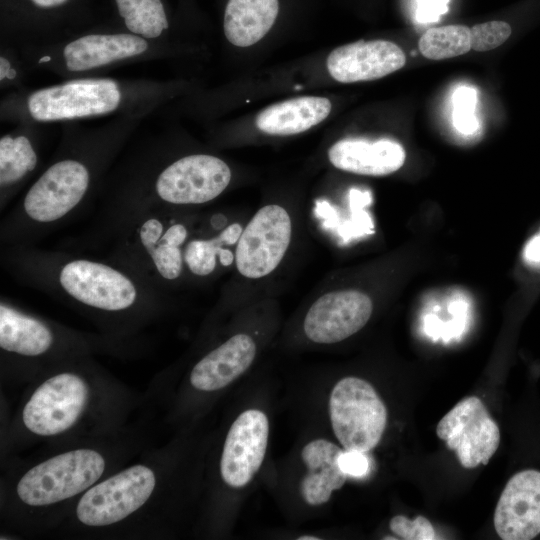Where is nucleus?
Listing matches in <instances>:
<instances>
[{
	"label": "nucleus",
	"instance_id": "obj_1",
	"mask_svg": "<svg viewBox=\"0 0 540 540\" xmlns=\"http://www.w3.org/2000/svg\"><path fill=\"white\" fill-rule=\"evenodd\" d=\"M167 84L84 76L35 90H17L1 101L3 121L19 123L73 122L103 116L143 118L165 100Z\"/></svg>",
	"mask_w": 540,
	"mask_h": 540
},
{
	"label": "nucleus",
	"instance_id": "obj_2",
	"mask_svg": "<svg viewBox=\"0 0 540 540\" xmlns=\"http://www.w3.org/2000/svg\"><path fill=\"white\" fill-rule=\"evenodd\" d=\"M164 41H152L120 27L73 32L58 39L16 47L27 69L70 79L128 63L165 56Z\"/></svg>",
	"mask_w": 540,
	"mask_h": 540
},
{
	"label": "nucleus",
	"instance_id": "obj_3",
	"mask_svg": "<svg viewBox=\"0 0 540 540\" xmlns=\"http://www.w3.org/2000/svg\"><path fill=\"white\" fill-rule=\"evenodd\" d=\"M333 432L345 450L368 452L380 442L387 409L373 386L358 377L339 380L329 398Z\"/></svg>",
	"mask_w": 540,
	"mask_h": 540
},
{
	"label": "nucleus",
	"instance_id": "obj_4",
	"mask_svg": "<svg viewBox=\"0 0 540 540\" xmlns=\"http://www.w3.org/2000/svg\"><path fill=\"white\" fill-rule=\"evenodd\" d=\"M104 469L105 461L98 452L69 451L30 469L18 482L17 494L30 506L54 504L90 487Z\"/></svg>",
	"mask_w": 540,
	"mask_h": 540
},
{
	"label": "nucleus",
	"instance_id": "obj_5",
	"mask_svg": "<svg viewBox=\"0 0 540 540\" xmlns=\"http://www.w3.org/2000/svg\"><path fill=\"white\" fill-rule=\"evenodd\" d=\"M87 0H1V41L19 47L75 32Z\"/></svg>",
	"mask_w": 540,
	"mask_h": 540
},
{
	"label": "nucleus",
	"instance_id": "obj_6",
	"mask_svg": "<svg viewBox=\"0 0 540 540\" xmlns=\"http://www.w3.org/2000/svg\"><path fill=\"white\" fill-rule=\"evenodd\" d=\"M155 483L151 469L132 466L90 488L77 505V517L88 526H106L123 520L148 500Z\"/></svg>",
	"mask_w": 540,
	"mask_h": 540
},
{
	"label": "nucleus",
	"instance_id": "obj_7",
	"mask_svg": "<svg viewBox=\"0 0 540 540\" xmlns=\"http://www.w3.org/2000/svg\"><path fill=\"white\" fill-rule=\"evenodd\" d=\"M436 434L467 469L486 465L500 444L499 427L476 396L459 401L438 422Z\"/></svg>",
	"mask_w": 540,
	"mask_h": 540
},
{
	"label": "nucleus",
	"instance_id": "obj_8",
	"mask_svg": "<svg viewBox=\"0 0 540 540\" xmlns=\"http://www.w3.org/2000/svg\"><path fill=\"white\" fill-rule=\"evenodd\" d=\"M92 182L89 165L77 156L52 163L27 191L23 207L37 222L56 221L74 209Z\"/></svg>",
	"mask_w": 540,
	"mask_h": 540
},
{
	"label": "nucleus",
	"instance_id": "obj_9",
	"mask_svg": "<svg viewBox=\"0 0 540 540\" xmlns=\"http://www.w3.org/2000/svg\"><path fill=\"white\" fill-rule=\"evenodd\" d=\"M291 234V218L282 206L260 208L237 242L235 263L239 273L250 279L270 274L283 259Z\"/></svg>",
	"mask_w": 540,
	"mask_h": 540
},
{
	"label": "nucleus",
	"instance_id": "obj_10",
	"mask_svg": "<svg viewBox=\"0 0 540 540\" xmlns=\"http://www.w3.org/2000/svg\"><path fill=\"white\" fill-rule=\"evenodd\" d=\"M230 180L231 170L225 161L209 154H192L167 165L156 177L154 189L170 204H203L218 197Z\"/></svg>",
	"mask_w": 540,
	"mask_h": 540
},
{
	"label": "nucleus",
	"instance_id": "obj_11",
	"mask_svg": "<svg viewBox=\"0 0 540 540\" xmlns=\"http://www.w3.org/2000/svg\"><path fill=\"white\" fill-rule=\"evenodd\" d=\"M87 399L88 387L82 378L72 373L58 374L32 394L23 409V422L35 434H59L77 421Z\"/></svg>",
	"mask_w": 540,
	"mask_h": 540
},
{
	"label": "nucleus",
	"instance_id": "obj_12",
	"mask_svg": "<svg viewBox=\"0 0 540 540\" xmlns=\"http://www.w3.org/2000/svg\"><path fill=\"white\" fill-rule=\"evenodd\" d=\"M62 288L77 301L102 310L129 308L136 300L134 283L120 271L89 260L66 263L59 274Z\"/></svg>",
	"mask_w": 540,
	"mask_h": 540
},
{
	"label": "nucleus",
	"instance_id": "obj_13",
	"mask_svg": "<svg viewBox=\"0 0 540 540\" xmlns=\"http://www.w3.org/2000/svg\"><path fill=\"white\" fill-rule=\"evenodd\" d=\"M372 311V300L364 292L355 289L328 292L311 305L303 329L312 342L337 343L361 330Z\"/></svg>",
	"mask_w": 540,
	"mask_h": 540
},
{
	"label": "nucleus",
	"instance_id": "obj_14",
	"mask_svg": "<svg viewBox=\"0 0 540 540\" xmlns=\"http://www.w3.org/2000/svg\"><path fill=\"white\" fill-rule=\"evenodd\" d=\"M269 436L268 418L260 410L242 412L231 425L223 446L220 472L233 487L246 486L260 469Z\"/></svg>",
	"mask_w": 540,
	"mask_h": 540
},
{
	"label": "nucleus",
	"instance_id": "obj_15",
	"mask_svg": "<svg viewBox=\"0 0 540 540\" xmlns=\"http://www.w3.org/2000/svg\"><path fill=\"white\" fill-rule=\"evenodd\" d=\"M493 522L503 540H530L540 534V471L523 470L509 479Z\"/></svg>",
	"mask_w": 540,
	"mask_h": 540
},
{
	"label": "nucleus",
	"instance_id": "obj_16",
	"mask_svg": "<svg viewBox=\"0 0 540 540\" xmlns=\"http://www.w3.org/2000/svg\"><path fill=\"white\" fill-rule=\"evenodd\" d=\"M406 63L403 50L386 40L358 41L332 50L326 59L329 75L339 83L383 78Z\"/></svg>",
	"mask_w": 540,
	"mask_h": 540
},
{
	"label": "nucleus",
	"instance_id": "obj_17",
	"mask_svg": "<svg viewBox=\"0 0 540 540\" xmlns=\"http://www.w3.org/2000/svg\"><path fill=\"white\" fill-rule=\"evenodd\" d=\"M406 158L404 148L389 139L367 141L343 139L328 150V159L337 169L367 176H384L399 170Z\"/></svg>",
	"mask_w": 540,
	"mask_h": 540
},
{
	"label": "nucleus",
	"instance_id": "obj_18",
	"mask_svg": "<svg viewBox=\"0 0 540 540\" xmlns=\"http://www.w3.org/2000/svg\"><path fill=\"white\" fill-rule=\"evenodd\" d=\"M256 344L247 334H236L203 357L192 369L190 382L201 391L222 389L253 363Z\"/></svg>",
	"mask_w": 540,
	"mask_h": 540
},
{
	"label": "nucleus",
	"instance_id": "obj_19",
	"mask_svg": "<svg viewBox=\"0 0 540 540\" xmlns=\"http://www.w3.org/2000/svg\"><path fill=\"white\" fill-rule=\"evenodd\" d=\"M343 450L326 439H315L307 443L301 451V459L307 472L300 484L303 500L311 506H319L329 501L332 493L339 490L347 480L339 457Z\"/></svg>",
	"mask_w": 540,
	"mask_h": 540
},
{
	"label": "nucleus",
	"instance_id": "obj_20",
	"mask_svg": "<svg viewBox=\"0 0 540 540\" xmlns=\"http://www.w3.org/2000/svg\"><path fill=\"white\" fill-rule=\"evenodd\" d=\"M331 109L332 104L326 97L299 96L264 108L255 123L260 131L269 135H295L320 124Z\"/></svg>",
	"mask_w": 540,
	"mask_h": 540
},
{
	"label": "nucleus",
	"instance_id": "obj_21",
	"mask_svg": "<svg viewBox=\"0 0 540 540\" xmlns=\"http://www.w3.org/2000/svg\"><path fill=\"white\" fill-rule=\"evenodd\" d=\"M278 0H228L223 31L229 43L249 47L259 42L278 16Z\"/></svg>",
	"mask_w": 540,
	"mask_h": 540
},
{
	"label": "nucleus",
	"instance_id": "obj_22",
	"mask_svg": "<svg viewBox=\"0 0 540 540\" xmlns=\"http://www.w3.org/2000/svg\"><path fill=\"white\" fill-rule=\"evenodd\" d=\"M53 342L50 329L4 303L0 305V346L2 349L25 356L46 352Z\"/></svg>",
	"mask_w": 540,
	"mask_h": 540
},
{
	"label": "nucleus",
	"instance_id": "obj_23",
	"mask_svg": "<svg viewBox=\"0 0 540 540\" xmlns=\"http://www.w3.org/2000/svg\"><path fill=\"white\" fill-rule=\"evenodd\" d=\"M139 236L160 275L168 280L178 278L182 272L180 246L187 237L186 227L177 223L163 234V224L150 218L140 227Z\"/></svg>",
	"mask_w": 540,
	"mask_h": 540
},
{
	"label": "nucleus",
	"instance_id": "obj_24",
	"mask_svg": "<svg viewBox=\"0 0 540 540\" xmlns=\"http://www.w3.org/2000/svg\"><path fill=\"white\" fill-rule=\"evenodd\" d=\"M34 123H19L0 138V186L2 192L23 181L38 164L32 137Z\"/></svg>",
	"mask_w": 540,
	"mask_h": 540
},
{
	"label": "nucleus",
	"instance_id": "obj_25",
	"mask_svg": "<svg viewBox=\"0 0 540 540\" xmlns=\"http://www.w3.org/2000/svg\"><path fill=\"white\" fill-rule=\"evenodd\" d=\"M121 29L152 41H163L170 21L163 0H112Z\"/></svg>",
	"mask_w": 540,
	"mask_h": 540
},
{
	"label": "nucleus",
	"instance_id": "obj_26",
	"mask_svg": "<svg viewBox=\"0 0 540 540\" xmlns=\"http://www.w3.org/2000/svg\"><path fill=\"white\" fill-rule=\"evenodd\" d=\"M242 231L240 224L233 223L214 239L190 241L184 252V261L190 271L198 276L209 275L215 270L217 257L223 266L231 265L235 256L223 246L237 243Z\"/></svg>",
	"mask_w": 540,
	"mask_h": 540
},
{
	"label": "nucleus",
	"instance_id": "obj_27",
	"mask_svg": "<svg viewBox=\"0 0 540 540\" xmlns=\"http://www.w3.org/2000/svg\"><path fill=\"white\" fill-rule=\"evenodd\" d=\"M421 54L430 60H443L463 55L471 49L470 28L447 25L428 29L419 39Z\"/></svg>",
	"mask_w": 540,
	"mask_h": 540
},
{
	"label": "nucleus",
	"instance_id": "obj_28",
	"mask_svg": "<svg viewBox=\"0 0 540 540\" xmlns=\"http://www.w3.org/2000/svg\"><path fill=\"white\" fill-rule=\"evenodd\" d=\"M470 33L471 49L484 52L505 43L512 34V28L505 21L494 20L474 25Z\"/></svg>",
	"mask_w": 540,
	"mask_h": 540
},
{
	"label": "nucleus",
	"instance_id": "obj_29",
	"mask_svg": "<svg viewBox=\"0 0 540 540\" xmlns=\"http://www.w3.org/2000/svg\"><path fill=\"white\" fill-rule=\"evenodd\" d=\"M476 91L468 86L459 87L453 95V122L463 134L474 133L479 125L475 116Z\"/></svg>",
	"mask_w": 540,
	"mask_h": 540
},
{
	"label": "nucleus",
	"instance_id": "obj_30",
	"mask_svg": "<svg viewBox=\"0 0 540 540\" xmlns=\"http://www.w3.org/2000/svg\"><path fill=\"white\" fill-rule=\"evenodd\" d=\"M27 71L18 49L10 44L1 43L0 53V86L1 90L18 88L22 84Z\"/></svg>",
	"mask_w": 540,
	"mask_h": 540
},
{
	"label": "nucleus",
	"instance_id": "obj_31",
	"mask_svg": "<svg viewBox=\"0 0 540 540\" xmlns=\"http://www.w3.org/2000/svg\"><path fill=\"white\" fill-rule=\"evenodd\" d=\"M393 533L405 540H433L435 530L431 522L424 516L411 520L403 515L394 516L389 523Z\"/></svg>",
	"mask_w": 540,
	"mask_h": 540
},
{
	"label": "nucleus",
	"instance_id": "obj_32",
	"mask_svg": "<svg viewBox=\"0 0 540 540\" xmlns=\"http://www.w3.org/2000/svg\"><path fill=\"white\" fill-rule=\"evenodd\" d=\"M342 470L353 477H363L369 469V461L364 452L343 450L339 457Z\"/></svg>",
	"mask_w": 540,
	"mask_h": 540
},
{
	"label": "nucleus",
	"instance_id": "obj_33",
	"mask_svg": "<svg viewBox=\"0 0 540 540\" xmlns=\"http://www.w3.org/2000/svg\"><path fill=\"white\" fill-rule=\"evenodd\" d=\"M447 3L448 0H418L417 20L424 23L437 21L447 11Z\"/></svg>",
	"mask_w": 540,
	"mask_h": 540
},
{
	"label": "nucleus",
	"instance_id": "obj_34",
	"mask_svg": "<svg viewBox=\"0 0 540 540\" xmlns=\"http://www.w3.org/2000/svg\"><path fill=\"white\" fill-rule=\"evenodd\" d=\"M523 257L528 264L540 266V233L526 244Z\"/></svg>",
	"mask_w": 540,
	"mask_h": 540
},
{
	"label": "nucleus",
	"instance_id": "obj_35",
	"mask_svg": "<svg viewBox=\"0 0 540 540\" xmlns=\"http://www.w3.org/2000/svg\"><path fill=\"white\" fill-rule=\"evenodd\" d=\"M320 538L312 535H303L298 538V540H319Z\"/></svg>",
	"mask_w": 540,
	"mask_h": 540
}]
</instances>
